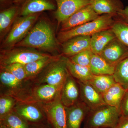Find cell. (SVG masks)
Listing matches in <instances>:
<instances>
[{"label":"cell","instance_id":"obj_27","mask_svg":"<svg viewBox=\"0 0 128 128\" xmlns=\"http://www.w3.org/2000/svg\"><path fill=\"white\" fill-rule=\"evenodd\" d=\"M2 124L9 128H28L25 120L16 112H10L2 119Z\"/></svg>","mask_w":128,"mask_h":128},{"label":"cell","instance_id":"obj_1","mask_svg":"<svg viewBox=\"0 0 128 128\" xmlns=\"http://www.w3.org/2000/svg\"><path fill=\"white\" fill-rule=\"evenodd\" d=\"M14 46L37 48L50 51L56 50L57 44L51 26L46 21L41 20Z\"/></svg>","mask_w":128,"mask_h":128},{"label":"cell","instance_id":"obj_33","mask_svg":"<svg viewBox=\"0 0 128 128\" xmlns=\"http://www.w3.org/2000/svg\"><path fill=\"white\" fill-rule=\"evenodd\" d=\"M119 108L121 116L128 118V90L124 96Z\"/></svg>","mask_w":128,"mask_h":128},{"label":"cell","instance_id":"obj_5","mask_svg":"<svg viewBox=\"0 0 128 128\" xmlns=\"http://www.w3.org/2000/svg\"><path fill=\"white\" fill-rule=\"evenodd\" d=\"M40 15V13H36L18 18L2 43V47H13L23 39L33 27Z\"/></svg>","mask_w":128,"mask_h":128},{"label":"cell","instance_id":"obj_38","mask_svg":"<svg viewBox=\"0 0 128 128\" xmlns=\"http://www.w3.org/2000/svg\"><path fill=\"white\" fill-rule=\"evenodd\" d=\"M0 0L1 2H2L4 1L5 0Z\"/></svg>","mask_w":128,"mask_h":128},{"label":"cell","instance_id":"obj_6","mask_svg":"<svg viewBox=\"0 0 128 128\" xmlns=\"http://www.w3.org/2000/svg\"><path fill=\"white\" fill-rule=\"evenodd\" d=\"M66 58L60 57L50 64L42 79V82L53 86H63L70 74L66 67Z\"/></svg>","mask_w":128,"mask_h":128},{"label":"cell","instance_id":"obj_3","mask_svg":"<svg viewBox=\"0 0 128 128\" xmlns=\"http://www.w3.org/2000/svg\"><path fill=\"white\" fill-rule=\"evenodd\" d=\"M87 128H114L121 116L119 108L105 104L90 110Z\"/></svg>","mask_w":128,"mask_h":128},{"label":"cell","instance_id":"obj_26","mask_svg":"<svg viewBox=\"0 0 128 128\" xmlns=\"http://www.w3.org/2000/svg\"><path fill=\"white\" fill-rule=\"evenodd\" d=\"M117 18L111 29L117 38L128 47V23Z\"/></svg>","mask_w":128,"mask_h":128},{"label":"cell","instance_id":"obj_16","mask_svg":"<svg viewBox=\"0 0 128 128\" xmlns=\"http://www.w3.org/2000/svg\"><path fill=\"white\" fill-rule=\"evenodd\" d=\"M90 4L99 15L107 14L117 16L118 12L124 8L120 0H90Z\"/></svg>","mask_w":128,"mask_h":128},{"label":"cell","instance_id":"obj_8","mask_svg":"<svg viewBox=\"0 0 128 128\" xmlns=\"http://www.w3.org/2000/svg\"><path fill=\"white\" fill-rule=\"evenodd\" d=\"M90 0H54L57 5L55 17L61 24L82 8L90 4Z\"/></svg>","mask_w":128,"mask_h":128},{"label":"cell","instance_id":"obj_36","mask_svg":"<svg viewBox=\"0 0 128 128\" xmlns=\"http://www.w3.org/2000/svg\"><path fill=\"white\" fill-rule=\"evenodd\" d=\"M26 0H13L15 3L18 4H21L22 2L24 3Z\"/></svg>","mask_w":128,"mask_h":128},{"label":"cell","instance_id":"obj_21","mask_svg":"<svg viewBox=\"0 0 128 128\" xmlns=\"http://www.w3.org/2000/svg\"><path fill=\"white\" fill-rule=\"evenodd\" d=\"M66 67L69 73L74 78L77 79L80 82H89L94 75L92 73L90 67L82 66L74 63L66 58Z\"/></svg>","mask_w":128,"mask_h":128},{"label":"cell","instance_id":"obj_25","mask_svg":"<svg viewBox=\"0 0 128 128\" xmlns=\"http://www.w3.org/2000/svg\"><path fill=\"white\" fill-rule=\"evenodd\" d=\"M113 76L117 83L128 90V56L116 65Z\"/></svg>","mask_w":128,"mask_h":128},{"label":"cell","instance_id":"obj_7","mask_svg":"<svg viewBox=\"0 0 128 128\" xmlns=\"http://www.w3.org/2000/svg\"><path fill=\"white\" fill-rule=\"evenodd\" d=\"M60 96L45 104L44 109L54 128H67L65 107Z\"/></svg>","mask_w":128,"mask_h":128},{"label":"cell","instance_id":"obj_20","mask_svg":"<svg viewBox=\"0 0 128 128\" xmlns=\"http://www.w3.org/2000/svg\"><path fill=\"white\" fill-rule=\"evenodd\" d=\"M126 91L121 85L116 82L102 94V98L107 105L119 108Z\"/></svg>","mask_w":128,"mask_h":128},{"label":"cell","instance_id":"obj_37","mask_svg":"<svg viewBox=\"0 0 128 128\" xmlns=\"http://www.w3.org/2000/svg\"><path fill=\"white\" fill-rule=\"evenodd\" d=\"M0 128H8L7 127H6V126H5V125H3V124H2L1 125Z\"/></svg>","mask_w":128,"mask_h":128},{"label":"cell","instance_id":"obj_11","mask_svg":"<svg viewBox=\"0 0 128 128\" xmlns=\"http://www.w3.org/2000/svg\"><path fill=\"white\" fill-rule=\"evenodd\" d=\"M78 82L82 101L86 105L90 110H94L106 104L102 96L89 82Z\"/></svg>","mask_w":128,"mask_h":128},{"label":"cell","instance_id":"obj_13","mask_svg":"<svg viewBox=\"0 0 128 128\" xmlns=\"http://www.w3.org/2000/svg\"><path fill=\"white\" fill-rule=\"evenodd\" d=\"M80 96V89L75 80L70 73L60 93L61 102L65 107H70L78 102Z\"/></svg>","mask_w":128,"mask_h":128},{"label":"cell","instance_id":"obj_35","mask_svg":"<svg viewBox=\"0 0 128 128\" xmlns=\"http://www.w3.org/2000/svg\"><path fill=\"white\" fill-rule=\"evenodd\" d=\"M114 128H128V118L121 116L118 124Z\"/></svg>","mask_w":128,"mask_h":128},{"label":"cell","instance_id":"obj_29","mask_svg":"<svg viewBox=\"0 0 128 128\" xmlns=\"http://www.w3.org/2000/svg\"><path fill=\"white\" fill-rule=\"evenodd\" d=\"M24 65L22 64L16 63L1 66V69L12 73L19 80L22 82L28 78Z\"/></svg>","mask_w":128,"mask_h":128},{"label":"cell","instance_id":"obj_9","mask_svg":"<svg viewBox=\"0 0 128 128\" xmlns=\"http://www.w3.org/2000/svg\"><path fill=\"white\" fill-rule=\"evenodd\" d=\"M99 16L89 4L80 9L61 23L60 32L66 31L97 18Z\"/></svg>","mask_w":128,"mask_h":128},{"label":"cell","instance_id":"obj_30","mask_svg":"<svg viewBox=\"0 0 128 128\" xmlns=\"http://www.w3.org/2000/svg\"><path fill=\"white\" fill-rule=\"evenodd\" d=\"M0 80L2 84L12 89L18 88L22 82L12 73L3 70L0 74Z\"/></svg>","mask_w":128,"mask_h":128},{"label":"cell","instance_id":"obj_34","mask_svg":"<svg viewBox=\"0 0 128 128\" xmlns=\"http://www.w3.org/2000/svg\"><path fill=\"white\" fill-rule=\"evenodd\" d=\"M117 16L128 23V6L121 9L117 14Z\"/></svg>","mask_w":128,"mask_h":128},{"label":"cell","instance_id":"obj_15","mask_svg":"<svg viewBox=\"0 0 128 128\" xmlns=\"http://www.w3.org/2000/svg\"><path fill=\"white\" fill-rule=\"evenodd\" d=\"M116 38L111 28L96 33L91 37L90 49L93 54H100L106 46Z\"/></svg>","mask_w":128,"mask_h":128},{"label":"cell","instance_id":"obj_24","mask_svg":"<svg viewBox=\"0 0 128 128\" xmlns=\"http://www.w3.org/2000/svg\"><path fill=\"white\" fill-rule=\"evenodd\" d=\"M15 112L25 120L32 122L39 121L43 117L40 110L33 105H20L16 108Z\"/></svg>","mask_w":128,"mask_h":128},{"label":"cell","instance_id":"obj_28","mask_svg":"<svg viewBox=\"0 0 128 128\" xmlns=\"http://www.w3.org/2000/svg\"><path fill=\"white\" fill-rule=\"evenodd\" d=\"M18 11V8L16 6H12L1 12L0 13L1 34L9 28Z\"/></svg>","mask_w":128,"mask_h":128},{"label":"cell","instance_id":"obj_4","mask_svg":"<svg viewBox=\"0 0 128 128\" xmlns=\"http://www.w3.org/2000/svg\"><path fill=\"white\" fill-rule=\"evenodd\" d=\"M21 48L1 51L0 56V66L16 63L25 65L50 56L32 49Z\"/></svg>","mask_w":128,"mask_h":128},{"label":"cell","instance_id":"obj_12","mask_svg":"<svg viewBox=\"0 0 128 128\" xmlns=\"http://www.w3.org/2000/svg\"><path fill=\"white\" fill-rule=\"evenodd\" d=\"M91 37L77 36L64 42L62 44V54L64 56L70 58L90 48Z\"/></svg>","mask_w":128,"mask_h":128},{"label":"cell","instance_id":"obj_22","mask_svg":"<svg viewBox=\"0 0 128 128\" xmlns=\"http://www.w3.org/2000/svg\"><path fill=\"white\" fill-rule=\"evenodd\" d=\"M60 57V56H50L25 65V71L28 78L36 75L47 66L58 60Z\"/></svg>","mask_w":128,"mask_h":128},{"label":"cell","instance_id":"obj_18","mask_svg":"<svg viewBox=\"0 0 128 128\" xmlns=\"http://www.w3.org/2000/svg\"><path fill=\"white\" fill-rule=\"evenodd\" d=\"M63 86L46 84L35 89L33 96L35 100L50 102L60 94Z\"/></svg>","mask_w":128,"mask_h":128},{"label":"cell","instance_id":"obj_2","mask_svg":"<svg viewBox=\"0 0 128 128\" xmlns=\"http://www.w3.org/2000/svg\"><path fill=\"white\" fill-rule=\"evenodd\" d=\"M116 16L111 14H103L94 20L70 30L60 32L57 36V40L62 44L74 37L92 36L98 32L110 29L115 20L114 18Z\"/></svg>","mask_w":128,"mask_h":128},{"label":"cell","instance_id":"obj_31","mask_svg":"<svg viewBox=\"0 0 128 128\" xmlns=\"http://www.w3.org/2000/svg\"><path fill=\"white\" fill-rule=\"evenodd\" d=\"M93 54L90 48L70 57L69 58L72 62L76 64L82 66L89 67Z\"/></svg>","mask_w":128,"mask_h":128},{"label":"cell","instance_id":"obj_32","mask_svg":"<svg viewBox=\"0 0 128 128\" xmlns=\"http://www.w3.org/2000/svg\"><path fill=\"white\" fill-rule=\"evenodd\" d=\"M15 104V100L10 97L2 96L0 98V117L2 119L10 112Z\"/></svg>","mask_w":128,"mask_h":128},{"label":"cell","instance_id":"obj_19","mask_svg":"<svg viewBox=\"0 0 128 128\" xmlns=\"http://www.w3.org/2000/svg\"><path fill=\"white\" fill-rule=\"evenodd\" d=\"M89 67L94 75H113L115 70V66L108 63L99 54H94L92 56Z\"/></svg>","mask_w":128,"mask_h":128},{"label":"cell","instance_id":"obj_23","mask_svg":"<svg viewBox=\"0 0 128 128\" xmlns=\"http://www.w3.org/2000/svg\"><path fill=\"white\" fill-rule=\"evenodd\" d=\"M88 82L102 96L116 82L111 75H94Z\"/></svg>","mask_w":128,"mask_h":128},{"label":"cell","instance_id":"obj_17","mask_svg":"<svg viewBox=\"0 0 128 128\" xmlns=\"http://www.w3.org/2000/svg\"><path fill=\"white\" fill-rule=\"evenodd\" d=\"M56 9L55 5L50 0H26L21 9L20 15L26 16Z\"/></svg>","mask_w":128,"mask_h":128},{"label":"cell","instance_id":"obj_10","mask_svg":"<svg viewBox=\"0 0 128 128\" xmlns=\"http://www.w3.org/2000/svg\"><path fill=\"white\" fill-rule=\"evenodd\" d=\"M101 57L114 66L128 56V47L117 38L110 42L100 54Z\"/></svg>","mask_w":128,"mask_h":128},{"label":"cell","instance_id":"obj_14","mask_svg":"<svg viewBox=\"0 0 128 128\" xmlns=\"http://www.w3.org/2000/svg\"><path fill=\"white\" fill-rule=\"evenodd\" d=\"M65 108L67 128H80L82 120L90 111L82 101Z\"/></svg>","mask_w":128,"mask_h":128}]
</instances>
